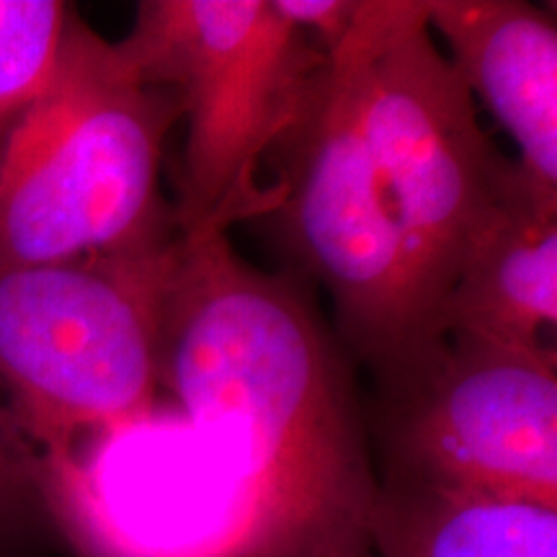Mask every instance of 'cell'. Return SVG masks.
I'll list each match as a JSON object with an SVG mask.
<instances>
[{"mask_svg": "<svg viewBox=\"0 0 557 557\" xmlns=\"http://www.w3.org/2000/svg\"><path fill=\"white\" fill-rule=\"evenodd\" d=\"M160 387L233 457L274 553L372 506L351 369L295 284L235 253L225 227L181 233L160 320Z\"/></svg>", "mask_w": 557, "mask_h": 557, "instance_id": "obj_1", "label": "cell"}, {"mask_svg": "<svg viewBox=\"0 0 557 557\" xmlns=\"http://www.w3.org/2000/svg\"><path fill=\"white\" fill-rule=\"evenodd\" d=\"M382 478L557 508V351L436 336L374 377Z\"/></svg>", "mask_w": 557, "mask_h": 557, "instance_id": "obj_7", "label": "cell"}, {"mask_svg": "<svg viewBox=\"0 0 557 557\" xmlns=\"http://www.w3.org/2000/svg\"><path fill=\"white\" fill-rule=\"evenodd\" d=\"M369 508L323 521L289 545L261 557H372Z\"/></svg>", "mask_w": 557, "mask_h": 557, "instance_id": "obj_13", "label": "cell"}, {"mask_svg": "<svg viewBox=\"0 0 557 557\" xmlns=\"http://www.w3.org/2000/svg\"><path fill=\"white\" fill-rule=\"evenodd\" d=\"M557 194L542 191L513 160L438 305L436 336L504 346L555 344Z\"/></svg>", "mask_w": 557, "mask_h": 557, "instance_id": "obj_8", "label": "cell"}, {"mask_svg": "<svg viewBox=\"0 0 557 557\" xmlns=\"http://www.w3.org/2000/svg\"><path fill=\"white\" fill-rule=\"evenodd\" d=\"M116 47L139 78L176 96L189 124L178 233L267 214L274 197L256 171L325 52L274 0H139Z\"/></svg>", "mask_w": 557, "mask_h": 557, "instance_id": "obj_5", "label": "cell"}, {"mask_svg": "<svg viewBox=\"0 0 557 557\" xmlns=\"http://www.w3.org/2000/svg\"><path fill=\"white\" fill-rule=\"evenodd\" d=\"M178 238L0 267V436L41 462L152 413Z\"/></svg>", "mask_w": 557, "mask_h": 557, "instance_id": "obj_3", "label": "cell"}, {"mask_svg": "<svg viewBox=\"0 0 557 557\" xmlns=\"http://www.w3.org/2000/svg\"><path fill=\"white\" fill-rule=\"evenodd\" d=\"M267 158L278 163L267 214H278L284 246L331 295L341 344L372 377L403 364L434 336L398 209L367 139L354 26L312 73Z\"/></svg>", "mask_w": 557, "mask_h": 557, "instance_id": "obj_4", "label": "cell"}, {"mask_svg": "<svg viewBox=\"0 0 557 557\" xmlns=\"http://www.w3.org/2000/svg\"><path fill=\"white\" fill-rule=\"evenodd\" d=\"M447 60L519 148V169L557 194V26L524 0H423Z\"/></svg>", "mask_w": 557, "mask_h": 557, "instance_id": "obj_9", "label": "cell"}, {"mask_svg": "<svg viewBox=\"0 0 557 557\" xmlns=\"http://www.w3.org/2000/svg\"><path fill=\"white\" fill-rule=\"evenodd\" d=\"M372 557H557V508L380 478Z\"/></svg>", "mask_w": 557, "mask_h": 557, "instance_id": "obj_10", "label": "cell"}, {"mask_svg": "<svg viewBox=\"0 0 557 557\" xmlns=\"http://www.w3.org/2000/svg\"><path fill=\"white\" fill-rule=\"evenodd\" d=\"M278 13L329 54L357 24L361 0H274Z\"/></svg>", "mask_w": 557, "mask_h": 557, "instance_id": "obj_14", "label": "cell"}, {"mask_svg": "<svg viewBox=\"0 0 557 557\" xmlns=\"http://www.w3.org/2000/svg\"><path fill=\"white\" fill-rule=\"evenodd\" d=\"M354 39L367 139L398 209L436 338L444 292L513 160L485 137L472 94L438 50L423 0H361Z\"/></svg>", "mask_w": 557, "mask_h": 557, "instance_id": "obj_6", "label": "cell"}, {"mask_svg": "<svg viewBox=\"0 0 557 557\" xmlns=\"http://www.w3.org/2000/svg\"><path fill=\"white\" fill-rule=\"evenodd\" d=\"M70 13L60 0H0V160L52 78Z\"/></svg>", "mask_w": 557, "mask_h": 557, "instance_id": "obj_11", "label": "cell"}, {"mask_svg": "<svg viewBox=\"0 0 557 557\" xmlns=\"http://www.w3.org/2000/svg\"><path fill=\"white\" fill-rule=\"evenodd\" d=\"M184 111L70 13L52 78L0 160V267L62 263L178 235L165 143Z\"/></svg>", "mask_w": 557, "mask_h": 557, "instance_id": "obj_2", "label": "cell"}, {"mask_svg": "<svg viewBox=\"0 0 557 557\" xmlns=\"http://www.w3.org/2000/svg\"><path fill=\"white\" fill-rule=\"evenodd\" d=\"M39 508L45 500L37 459L0 436V540L29 527Z\"/></svg>", "mask_w": 557, "mask_h": 557, "instance_id": "obj_12", "label": "cell"}]
</instances>
